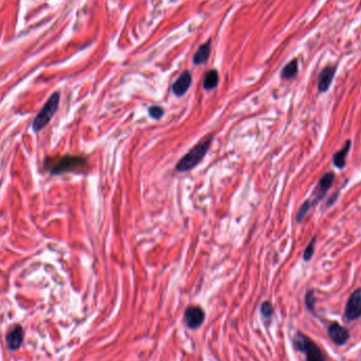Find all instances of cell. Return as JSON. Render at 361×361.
<instances>
[{"instance_id": "cell-1", "label": "cell", "mask_w": 361, "mask_h": 361, "mask_svg": "<svg viewBox=\"0 0 361 361\" xmlns=\"http://www.w3.org/2000/svg\"><path fill=\"white\" fill-rule=\"evenodd\" d=\"M46 167L52 174H60L71 171H78L87 167L88 162L80 156H64L46 160Z\"/></svg>"}, {"instance_id": "cell-2", "label": "cell", "mask_w": 361, "mask_h": 361, "mask_svg": "<svg viewBox=\"0 0 361 361\" xmlns=\"http://www.w3.org/2000/svg\"><path fill=\"white\" fill-rule=\"evenodd\" d=\"M212 142V138H207L200 142V144L196 145L178 162L176 169L178 172H185V171L194 168L198 164L201 163V160L205 158L209 148H210Z\"/></svg>"}, {"instance_id": "cell-3", "label": "cell", "mask_w": 361, "mask_h": 361, "mask_svg": "<svg viewBox=\"0 0 361 361\" xmlns=\"http://www.w3.org/2000/svg\"><path fill=\"white\" fill-rule=\"evenodd\" d=\"M294 346L306 354V361H326L320 348L302 332H297L294 338Z\"/></svg>"}, {"instance_id": "cell-4", "label": "cell", "mask_w": 361, "mask_h": 361, "mask_svg": "<svg viewBox=\"0 0 361 361\" xmlns=\"http://www.w3.org/2000/svg\"><path fill=\"white\" fill-rule=\"evenodd\" d=\"M60 98V93L55 92L51 95L50 98L46 100L44 106L42 108L40 113L37 114V116L35 118V120L32 124V127L35 132L40 131L48 125V124L50 122V120L54 116L57 108H58Z\"/></svg>"}, {"instance_id": "cell-5", "label": "cell", "mask_w": 361, "mask_h": 361, "mask_svg": "<svg viewBox=\"0 0 361 361\" xmlns=\"http://www.w3.org/2000/svg\"><path fill=\"white\" fill-rule=\"evenodd\" d=\"M205 319V312L198 306H188L184 312V322L188 328L196 330L202 326Z\"/></svg>"}, {"instance_id": "cell-6", "label": "cell", "mask_w": 361, "mask_h": 361, "mask_svg": "<svg viewBox=\"0 0 361 361\" xmlns=\"http://www.w3.org/2000/svg\"><path fill=\"white\" fill-rule=\"evenodd\" d=\"M344 315L348 320H356L361 316V288L356 290L348 300Z\"/></svg>"}, {"instance_id": "cell-7", "label": "cell", "mask_w": 361, "mask_h": 361, "mask_svg": "<svg viewBox=\"0 0 361 361\" xmlns=\"http://www.w3.org/2000/svg\"><path fill=\"white\" fill-rule=\"evenodd\" d=\"M328 335L332 340V342L337 346L346 344L350 337L348 330L342 326H340L337 322L332 323V324L328 326Z\"/></svg>"}, {"instance_id": "cell-8", "label": "cell", "mask_w": 361, "mask_h": 361, "mask_svg": "<svg viewBox=\"0 0 361 361\" xmlns=\"http://www.w3.org/2000/svg\"><path fill=\"white\" fill-rule=\"evenodd\" d=\"M336 70H337V68L335 66H328L321 71V73L319 75V80H318L319 92L324 93L330 89L332 80H334Z\"/></svg>"}, {"instance_id": "cell-9", "label": "cell", "mask_w": 361, "mask_h": 361, "mask_svg": "<svg viewBox=\"0 0 361 361\" xmlns=\"http://www.w3.org/2000/svg\"><path fill=\"white\" fill-rule=\"evenodd\" d=\"M192 82V76L190 72L185 71L180 74V78L172 84V92L176 96H182L190 88Z\"/></svg>"}, {"instance_id": "cell-10", "label": "cell", "mask_w": 361, "mask_h": 361, "mask_svg": "<svg viewBox=\"0 0 361 361\" xmlns=\"http://www.w3.org/2000/svg\"><path fill=\"white\" fill-rule=\"evenodd\" d=\"M24 340V330L20 326H15L8 332L6 341L10 350H17Z\"/></svg>"}, {"instance_id": "cell-11", "label": "cell", "mask_w": 361, "mask_h": 361, "mask_svg": "<svg viewBox=\"0 0 361 361\" xmlns=\"http://www.w3.org/2000/svg\"><path fill=\"white\" fill-rule=\"evenodd\" d=\"M334 180H335V174L332 172H328L320 178L318 186L315 190V198L317 201H319V200L324 196L328 189L332 186V182H334Z\"/></svg>"}, {"instance_id": "cell-12", "label": "cell", "mask_w": 361, "mask_h": 361, "mask_svg": "<svg viewBox=\"0 0 361 361\" xmlns=\"http://www.w3.org/2000/svg\"><path fill=\"white\" fill-rule=\"evenodd\" d=\"M350 148V140H348L344 148L341 150H339L338 152L334 154V158H332V163H334L335 167H337L338 169H342L346 166V156L348 154Z\"/></svg>"}, {"instance_id": "cell-13", "label": "cell", "mask_w": 361, "mask_h": 361, "mask_svg": "<svg viewBox=\"0 0 361 361\" xmlns=\"http://www.w3.org/2000/svg\"><path fill=\"white\" fill-rule=\"evenodd\" d=\"M210 55V42H206L198 48V51L194 55V64H203L208 60Z\"/></svg>"}, {"instance_id": "cell-14", "label": "cell", "mask_w": 361, "mask_h": 361, "mask_svg": "<svg viewBox=\"0 0 361 361\" xmlns=\"http://www.w3.org/2000/svg\"><path fill=\"white\" fill-rule=\"evenodd\" d=\"M218 84V73L216 70H209L204 78V89L212 90L216 88Z\"/></svg>"}, {"instance_id": "cell-15", "label": "cell", "mask_w": 361, "mask_h": 361, "mask_svg": "<svg viewBox=\"0 0 361 361\" xmlns=\"http://www.w3.org/2000/svg\"><path fill=\"white\" fill-rule=\"evenodd\" d=\"M297 73H298V60H292L290 62H288L284 66V69L282 70L281 73V78L283 80H290L294 78V76L297 75Z\"/></svg>"}, {"instance_id": "cell-16", "label": "cell", "mask_w": 361, "mask_h": 361, "mask_svg": "<svg viewBox=\"0 0 361 361\" xmlns=\"http://www.w3.org/2000/svg\"><path fill=\"white\" fill-rule=\"evenodd\" d=\"M315 243H316V236H314L312 241L310 242V244L308 245L306 250H304V252H303L304 261H310L312 258L314 252H315Z\"/></svg>"}, {"instance_id": "cell-17", "label": "cell", "mask_w": 361, "mask_h": 361, "mask_svg": "<svg viewBox=\"0 0 361 361\" xmlns=\"http://www.w3.org/2000/svg\"><path fill=\"white\" fill-rule=\"evenodd\" d=\"M310 201H306L302 204V206L300 207V209L297 212V216H296V221L298 223H300L303 220V218L306 216V214L310 210Z\"/></svg>"}, {"instance_id": "cell-18", "label": "cell", "mask_w": 361, "mask_h": 361, "mask_svg": "<svg viewBox=\"0 0 361 361\" xmlns=\"http://www.w3.org/2000/svg\"><path fill=\"white\" fill-rule=\"evenodd\" d=\"M260 310H261L262 316L265 318H270L274 314V308L272 306V303L268 301H265L262 303Z\"/></svg>"}, {"instance_id": "cell-19", "label": "cell", "mask_w": 361, "mask_h": 361, "mask_svg": "<svg viewBox=\"0 0 361 361\" xmlns=\"http://www.w3.org/2000/svg\"><path fill=\"white\" fill-rule=\"evenodd\" d=\"M149 116L154 120H160L164 116V110L160 106H152L149 108Z\"/></svg>"}, {"instance_id": "cell-20", "label": "cell", "mask_w": 361, "mask_h": 361, "mask_svg": "<svg viewBox=\"0 0 361 361\" xmlns=\"http://www.w3.org/2000/svg\"><path fill=\"white\" fill-rule=\"evenodd\" d=\"M315 302H316L315 294H314L312 290H310L306 296V304L310 310H312V312L314 310V308H315Z\"/></svg>"}]
</instances>
